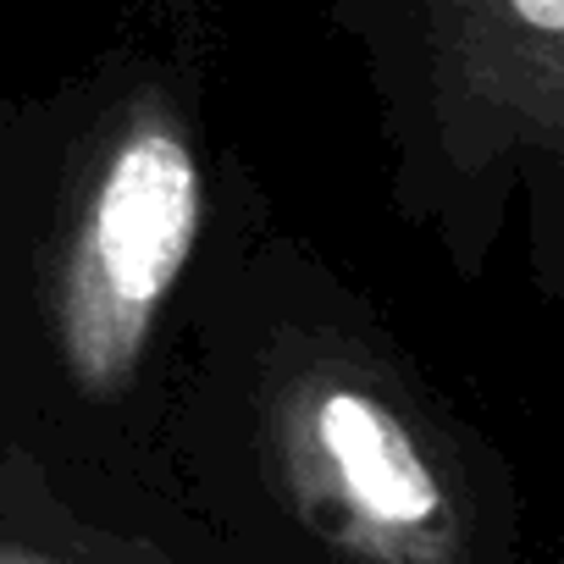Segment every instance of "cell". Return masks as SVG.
Wrapping results in <instances>:
<instances>
[{
    "label": "cell",
    "mask_w": 564,
    "mask_h": 564,
    "mask_svg": "<svg viewBox=\"0 0 564 564\" xmlns=\"http://www.w3.org/2000/svg\"><path fill=\"white\" fill-rule=\"evenodd\" d=\"M199 232V161L166 128L144 122L111 155L67 282V360L89 388H117L150 333L155 305Z\"/></svg>",
    "instance_id": "1"
},
{
    "label": "cell",
    "mask_w": 564,
    "mask_h": 564,
    "mask_svg": "<svg viewBox=\"0 0 564 564\" xmlns=\"http://www.w3.org/2000/svg\"><path fill=\"white\" fill-rule=\"evenodd\" d=\"M311 443L344 509L355 514L360 536L377 542L388 558H426L448 525L443 487L399 415L371 393L333 388L311 415Z\"/></svg>",
    "instance_id": "2"
},
{
    "label": "cell",
    "mask_w": 564,
    "mask_h": 564,
    "mask_svg": "<svg viewBox=\"0 0 564 564\" xmlns=\"http://www.w3.org/2000/svg\"><path fill=\"white\" fill-rule=\"evenodd\" d=\"M503 7H509V18L520 29H531L542 40H558L564 34V0H503Z\"/></svg>",
    "instance_id": "3"
},
{
    "label": "cell",
    "mask_w": 564,
    "mask_h": 564,
    "mask_svg": "<svg viewBox=\"0 0 564 564\" xmlns=\"http://www.w3.org/2000/svg\"><path fill=\"white\" fill-rule=\"evenodd\" d=\"M0 564H51V558H0Z\"/></svg>",
    "instance_id": "4"
}]
</instances>
